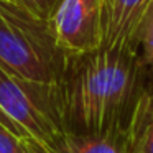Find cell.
Segmentation results:
<instances>
[{"mask_svg": "<svg viewBox=\"0 0 153 153\" xmlns=\"http://www.w3.org/2000/svg\"><path fill=\"white\" fill-rule=\"evenodd\" d=\"M146 64L140 53L99 48L84 54H66L58 84L68 132L120 137L135 135L153 100L146 86Z\"/></svg>", "mask_w": 153, "mask_h": 153, "instance_id": "obj_1", "label": "cell"}, {"mask_svg": "<svg viewBox=\"0 0 153 153\" xmlns=\"http://www.w3.org/2000/svg\"><path fill=\"white\" fill-rule=\"evenodd\" d=\"M66 54L56 45L50 22L0 0V69L22 81L58 86Z\"/></svg>", "mask_w": 153, "mask_h": 153, "instance_id": "obj_2", "label": "cell"}, {"mask_svg": "<svg viewBox=\"0 0 153 153\" xmlns=\"http://www.w3.org/2000/svg\"><path fill=\"white\" fill-rule=\"evenodd\" d=\"M0 120L20 138L51 146L64 132L58 86L22 81L0 69Z\"/></svg>", "mask_w": 153, "mask_h": 153, "instance_id": "obj_3", "label": "cell"}, {"mask_svg": "<svg viewBox=\"0 0 153 153\" xmlns=\"http://www.w3.org/2000/svg\"><path fill=\"white\" fill-rule=\"evenodd\" d=\"M56 45L68 56L102 46L100 0H61L50 18Z\"/></svg>", "mask_w": 153, "mask_h": 153, "instance_id": "obj_4", "label": "cell"}, {"mask_svg": "<svg viewBox=\"0 0 153 153\" xmlns=\"http://www.w3.org/2000/svg\"><path fill=\"white\" fill-rule=\"evenodd\" d=\"M150 4L152 0H100V48L140 53V27Z\"/></svg>", "mask_w": 153, "mask_h": 153, "instance_id": "obj_5", "label": "cell"}, {"mask_svg": "<svg viewBox=\"0 0 153 153\" xmlns=\"http://www.w3.org/2000/svg\"><path fill=\"white\" fill-rule=\"evenodd\" d=\"M46 148L51 153H133V145L127 138L74 132H64Z\"/></svg>", "mask_w": 153, "mask_h": 153, "instance_id": "obj_6", "label": "cell"}, {"mask_svg": "<svg viewBox=\"0 0 153 153\" xmlns=\"http://www.w3.org/2000/svg\"><path fill=\"white\" fill-rule=\"evenodd\" d=\"M138 51L143 63L148 68H153V0L143 17L138 36Z\"/></svg>", "mask_w": 153, "mask_h": 153, "instance_id": "obj_7", "label": "cell"}, {"mask_svg": "<svg viewBox=\"0 0 153 153\" xmlns=\"http://www.w3.org/2000/svg\"><path fill=\"white\" fill-rule=\"evenodd\" d=\"M133 153H153V100L137 130Z\"/></svg>", "mask_w": 153, "mask_h": 153, "instance_id": "obj_8", "label": "cell"}, {"mask_svg": "<svg viewBox=\"0 0 153 153\" xmlns=\"http://www.w3.org/2000/svg\"><path fill=\"white\" fill-rule=\"evenodd\" d=\"M12 2L17 4L18 7H22L23 10L30 12L35 17L50 22L51 15L56 10L61 0H12Z\"/></svg>", "mask_w": 153, "mask_h": 153, "instance_id": "obj_9", "label": "cell"}, {"mask_svg": "<svg viewBox=\"0 0 153 153\" xmlns=\"http://www.w3.org/2000/svg\"><path fill=\"white\" fill-rule=\"evenodd\" d=\"M0 153H30L25 140L0 120Z\"/></svg>", "mask_w": 153, "mask_h": 153, "instance_id": "obj_10", "label": "cell"}, {"mask_svg": "<svg viewBox=\"0 0 153 153\" xmlns=\"http://www.w3.org/2000/svg\"><path fill=\"white\" fill-rule=\"evenodd\" d=\"M25 145H27V148H28V152H30V153H51L45 145H41V143L35 142V140L25 138Z\"/></svg>", "mask_w": 153, "mask_h": 153, "instance_id": "obj_11", "label": "cell"}]
</instances>
